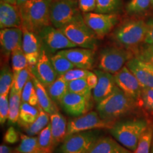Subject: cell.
Instances as JSON below:
<instances>
[{
	"label": "cell",
	"instance_id": "obj_1",
	"mask_svg": "<svg viewBox=\"0 0 153 153\" xmlns=\"http://www.w3.org/2000/svg\"><path fill=\"white\" fill-rule=\"evenodd\" d=\"M138 102L129 97L116 86L111 94L97 105L101 118L114 122L116 118L126 115L136 108Z\"/></svg>",
	"mask_w": 153,
	"mask_h": 153
},
{
	"label": "cell",
	"instance_id": "obj_2",
	"mask_svg": "<svg viewBox=\"0 0 153 153\" xmlns=\"http://www.w3.org/2000/svg\"><path fill=\"white\" fill-rule=\"evenodd\" d=\"M53 0H28L20 7L22 26L38 33L41 28L51 25L50 12Z\"/></svg>",
	"mask_w": 153,
	"mask_h": 153
},
{
	"label": "cell",
	"instance_id": "obj_3",
	"mask_svg": "<svg viewBox=\"0 0 153 153\" xmlns=\"http://www.w3.org/2000/svg\"><path fill=\"white\" fill-rule=\"evenodd\" d=\"M149 126L146 120L136 118L114 123L109 131L116 141L126 148L134 152L141 136Z\"/></svg>",
	"mask_w": 153,
	"mask_h": 153
},
{
	"label": "cell",
	"instance_id": "obj_4",
	"mask_svg": "<svg viewBox=\"0 0 153 153\" xmlns=\"http://www.w3.org/2000/svg\"><path fill=\"white\" fill-rule=\"evenodd\" d=\"M147 23L141 19L126 21L113 32V40L120 47L130 50L145 42L147 35Z\"/></svg>",
	"mask_w": 153,
	"mask_h": 153
},
{
	"label": "cell",
	"instance_id": "obj_5",
	"mask_svg": "<svg viewBox=\"0 0 153 153\" xmlns=\"http://www.w3.org/2000/svg\"><path fill=\"white\" fill-rule=\"evenodd\" d=\"M51 25L57 28L84 20L78 0H53L50 12Z\"/></svg>",
	"mask_w": 153,
	"mask_h": 153
},
{
	"label": "cell",
	"instance_id": "obj_6",
	"mask_svg": "<svg viewBox=\"0 0 153 153\" xmlns=\"http://www.w3.org/2000/svg\"><path fill=\"white\" fill-rule=\"evenodd\" d=\"M36 34L41 42L42 49L49 56L62 50L76 48V45L68 39L62 30L52 25L41 28Z\"/></svg>",
	"mask_w": 153,
	"mask_h": 153
},
{
	"label": "cell",
	"instance_id": "obj_7",
	"mask_svg": "<svg viewBox=\"0 0 153 153\" xmlns=\"http://www.w3.org/2000/svg\"><path fill=\"white\" fill-rule=\"evenodd\" d=\"M130 50L122 47H108L99 55V70L115 74L119 72L126 63L134 57Z\"/></svg>",
	"mask_w": 153,
	"mask_h": 153
},
{
	"label": "cell",
	"instance_id": "obj_8",
	"mask_svg": "<svg viewBox=\"0 0 153 153\" xmlns=\"http://www.w3.org/2000/svg\"><path fill=\"white\" fill-rule=\"evenodd\" d=\"M68 39L76 47L95 51L97 46V36L85 24V21H79L61 28Z\"/></svg>",
	"mask_w": 153,
	"mask_h": 153
},
{
	"label": "cell",
	"instance_id": "obj_9",
	"mask_svg": "<svg viewBox=\"0 0 153 153\" xmlns=\"http://www.w3.org/2000/svg\"><path fill=\"white\" fill-rule=\"evenodd\" d=\"M99 137L94 132H79L68 135L62 141L60 153H89Z\"/></svg>",
	"mask_w": 153,
	"mask_h": 153
},
{
	"label": "cell",
	"instance_id": "obj_10",
	"mask_svg": "<svg viewBox=\"0 0 153 153\" xmlns=\"http://www.w3.org/2000/svg\"><path fill=\"white\" fill-rule=\"evenodd\" d=\"M114 123V122L107 121L101 118L98 112L94 111H89L81 116L69 120L66 136L79 132L89 131L94 129L110 130Z\"/></svg>",
	"mask_w": 153,
	"mask_h": 153
},
{
	"label": "cell",
	"instance_id": "obj_11",
	"mask_svg": "<svg viewBox=\"0 0 153 153\" xmlns=\"http://www.w3.org/2000/svg\"><path fill=\"white\" fill-rule=\"evenodd\" d=\"M85 24L97 36L98 39H102L109 33L118 23V16L115 14H102L89 12L83 14Z\"/></svg>",
	"mask_w": 153,
	"mask_h": 153
},
{
	"label": "cell",
	"instance_id": "obj_12",
	"mask_svg": "<svg viewBox=\"0 0 153 153\" xmlns=\"http://www.w3.org/2000/svg\"><path fill=\"white\" fill-rule=\"evenodd\" d=\"M116 86L126 95L140 103L142 86L135 76L125 65L119 72L114 74Z\"/></svg>",
	"mask_w": 153,
	"mask_h": 153
},
{
	"label": "cell",
	"instance_id": "obj_13",
	"mask_svg": "<svg viewBox=\"0 0 153 153\" xmlns=\"http://www.w3.org/2000/svg\"><path fill=\"white\" fill-rule=\"evenodd\" d=\"M60 105L65 112L72 116H81L89 111L91 107V98L68 91Z\"/></svg>",
	"mask_w": 153,
	"mask_h": 153
},
{
	"label": "cell",
	"instance_id": "obj_14",
	"mask_svg": "<svg viewBox=\"0 0 153 153\" xmlns=\"http://www.w3.org/2000/svg\"><path fill=\"white\" fill-rule=\"evenodd\" d=\"M29 69L32 74L45 87L51 85L59 76L51 62V57L43 49L37 64Z\"/></svg>",
	"mask_w": 153,
	"mask_h": 153
},
{
	"label": "cell",
	"instance_id": "obj_15",
	"mask_svg": "<svg viewBox=\"0 0 153 153\" xmlns=\"http://www.w3.org/2000/svg\"><path fill=\"white\" fill-rule=\"evenodd\" d=\"M22 28H7L0 30V46L4 57L8 58L15 50L22 48Z\"/></svg>",
	"mask_w": 153,
	"mask_h": 153
},
{
	"label": "cell",
	"instance_id": "obj_16",
	"mask_svg": "<svg viewBox=\"0 0 153 153\" xmlns=\"http://www.w3.org/2000/svg\"><path fill=\"white\" fill-rule=\"evenodd\" d=\"M23 30L22 49L27 58L28 68H32L37 64L41 53V44L36 33L27 28L22 27Z\"/></svg>",
	"mask_w": 153,
	"mask_h": 153
},
{
	"label": "cell",
	"instance_id": "obj_17",
	"mask_svg": "<svg viewBox=\"0 0 153 153\" xmlns=\"http://www.w3.org/2000/svg\"><path fill=\"white\" fill-rule=\"evenodd\" d=\"M127 68L135 76L142 87L153 89V65L134 57L126 63Z\"/></svg>",
	"mask_w": 153,
	"mask_h": 153
},
{
	"label": "cell",
	"instance_id": "obj_18",
	"mask_svg": "<svg viewBox=\"0 0 153 153\" xmlns=\"http://www.w3.org/2000/svg\"><path fill=\"white\" fill-rule=\"evenodd\" d=\"M94 51L82 48H73L59 51L67 57L76 68L89 70L94 62Z\"/></svg>",
	"mask_w": 153,
	"mask_h": 153
},
{
	"label": "cell",
	"instance_id": "obj_19",
	"mask_svg": "<svg viewBox=\"0 0 153 153\" xmlns=\"http://www.w3.org/2000/svg\"><path fill=\"white\" fill-rule=\"evenodd\" d=\"M94 72L98 76V83L93 89L92 97L94 101L99 104L111 94L116 84L114 74L101 70H95Z\"/></svg>",
	"mask_w": 153,
	"mask_h": 153
},
{
	"label": "cell",
	"instance_id": "obj_20",
	"mask_svg": "<svg viewBox=\"0 0 153 153\" xmlns=\"http://www.w3.org/2000/svg\"><path fill=\"white\" fill-rule=\"evenodd\" d=\"M22 19L20 7L16 4L0 2V28H21Z\"/></svg>",
	"mask_w": 153,
	"mask_h": 153
},
{
	"label": "cell",
	"instance_id": "obj_21",
	"mask_svg": "<svg viewBox=\"0 0 153 153\" xmlns=\"http://www.w3.org/2000/svg\"><path fill=\"white\" fill-rule=\"evenodd\" d=\"M89 153H133L114 138L99 137Z\"/></svg>",
	"mask_w": 153,
	"mask_h": 153
},
{
	"label": "cell",
	"instance_id": "obj_22",
	"mask_svg": "<svg viewBox=\"0 0 153 153\" xmlns=\"http://www.w3.org/2000/svg\"><path fill=\"white\" fill-rule=\"evenodd\" d=\"M50 123L51 126L53 146L54 148L60 143H62L65 138L68 131V123L63 115L57 112L51 115Z\"/></svg>",
	"mask_w": 153,
	"mask_h": 153
},
{
	"label": "cell",
	"instance_id": "obj_23",
	"mask_svg": "<svg viewBox=\"0 0 153 153\" xmlns=\"http://www.w3.org/2000/svg\"><path fill=\"white\" fill-rule=\"evenodd\" d=\"M32 79L37 94L38 106L50 115L58 112V108L56 104L50 97L45 87H44L33 74H32Z\"/></svg>",
	"mask_w": 153,
	"mask_h": 153
},
{
	"label": "cell",
	"instance_id": "obj_24",
	"mask_svg": "<svg viewBox=\"0 0 153 153\" xmlns=\"http://www.w3.org/2000/svg\"><path fill=\"white\" fill-rule=\"evenodd\" d=\"M39 108L28 103L22 102L19 113L18 123L23 128L30 126L36 121L39 116Z\"/></svg>",
	"mask_w": 153,
	"mask_h": 153
},
{
	"label": "cell",
	"instance_id": "obj_25",
	"mask_svg": "<svg viewBox=\"0 0 153 153\" xmlns=\"http://www.w3.org/2000/svg\"><path fill=\"white\" fill-rule=\"evenodd\" d=\"M45 88L52 100L55 104H60L65 95L68 92V82L60 76L55 82Z\"/></svg>",
	"mask_w": 153,
	"mask_h": 153
},
{
	"label": "cell",
	"instance_id": "obj_26",
	"mask_svg": "<svg viewBox=\"0 0 153 153\" xmlns=\"http://www.w3.org/2000/svg\"><path fill=\"white\" fill-rule=\"evenodd\" d=\"M9 114L8 123L9 124H14L18 122L20 113L21 106L22 104V93L11 89L9 96Z\"/></svg>",
	"mask_w": 153,
	"mask_h": 153
},
{
	"label": "cell",
	"instance_id": "obj_27",
	"mask_svg": "<svg viewBox=\"0 0 153 153\" xmlns=\"http://www.w3.org/2000/svg\"><path fill=\"white\" fill-rule=\"evenodd\" d=\"M39 116L34 123L24 128V130L27 135L30 136H36L38 135L51 122V115L48 114L43 108L38 106Z\"/></svg>",
	"mask_w": 153,
	"mask_h": 153
},
{
	"label": "cell",
	"instance_id": "obj_28",
	"mask_svg": "<svg viewBox=\"0 0 153 153\" xmlns=\"http://www.w3.org/2000/svg\"><path fill=\"white\" fill-rule=\"evenodd\" d=\"M21 142L15 149V152L19 153H43L38 149V136H30L20 133Z\"/></svg>",
	"mask_w": 153,
	"mask_h": 153
},
{
	"label": "cell",
	"instance_id": "obj_29",
	"mask_svg": "<svg viewBox=\"0 0 153 153\" xmlns=\"http://www.w3.org/2000/svg\"><path fill=\"white\" fill-rule=\"evenodd\" d=\"M51 61L58 76H62L67 72L76 68L75 66L60 52L51 55Z\"/></svg>",
	"mask_w": 153,
	"mask_h": 153
},
{
	"label": "cell",
	"instance_id": "obj_30",
	"mask_svg": "<svg viewBox=\"0 0 153 153\" xmlns=\"http://www.w3.org/2000/svg\"><path fill=\"white\" fill-rule=\"evenodd\" d=\"M14 79V72L9 65H5L0 72V95L9 94Z\"/></svg>",
	"mask_w": 153,
	"mask_h": 153
},
{
	"label": "cell",
	"instance_id": "obj_31",
	"mask_svg": "<svg viewBox=\"0 0 153 153\" xmlns=\"http://www.w3.org/2000/svg\"><path fill=\"white\" fill-rule=\"evenodd\" d=\"M38 149L43 153H51L53 149L51 126L49 123L38 135Z\"/></svg>",
	"mask_w": 153,
	"mask_h": 153
},
{
	"label": "cell",
	"instance_id": "obj_32",
	"mask_svg": "<svg viewBox=\"0 0 153 153\" xmlns=\"http://www.w3.org/2000/svg\"><path fill=\"white\" fill-rule=\"evenodd\" d=\"M90 87L88 85L86 78H82L68 82V91L78 94L85 97L91 98L92 93Z\"/></svg>",
	"mask_w": 153,
	"mask_h": 153
},
{
	"label": "cell",
	"instance_id": "obj_33",
	"mask_svg": "<svg viewBox=\"0 0 153 153\" xmlns=\"http://www.w3.org/2000/svg\"><path fill=\"white\" fill-rule=\"evenodd\" d=\"M11 66L13 72H17L28 68V63L22 48H19L11 53Z\"/></svg>",
	"mask_w": 153,
	"mask_h": 153
},
{
	"label": "cell",
	"instance_id": "obj_34",
	"mask_svg": "<svg viewBox=\"0 0 153 153\" xmlns=\"http://www.w3.org/2000/svg\"><path fill=\"white\" fill-rule=\"evenodd\" d=\"M22 102L28 103L33 106H38V97L36 94L35 86H34L33 79H32V75L23 89L22 92Z\"/></svg>",
	"mask_w": 153,
	"mask_h": 153
},
{
	"label": "cell",
	"instance_id": "obj_35",
	"mask_svg": "<svg viewBox=\"0 0 153 153\" xmlns=\"http://www.w3.org/2000/svg\"><path fill=\"white\" fill-rule=\"evenodd\" d=\"M32 74L29 68H27L14 73V79L11 89H14L18 92H22L24 86L27 83Z\"/></svg>",
	"mask_w": 153,
	"mask_h": 153
},
{
	"label": "cell",
	"instance_id": "obj_36",
	"mask_svg": "<svg viewBox=\"0 0 153 153\" xmlns=\"http://www.w3.org/2000/svg\"><path fill=\"white\" fill-rule=\"evenodd\" d=\"M121 0H97L96 12L115 14L120 8Z\"/></svg>",
	"mask_w": 153,
	"mask_h": 153
},
{
	"label": "cell",
	"instance_id": "obj_37",
	"mask_svg": "<svg viewBox=\"0 0 153 153\" xmlns=\"http://www.w3.org/2000/svg\"><path fill=\"white\" fill-rule=\"evenodd\" d=\"M153 129L149 126L147 131L141 136L137 148L133 153H150Z\"/></svg>",
	"mask_w": 153,
	"mask_h": 153
},
{
	"label": "cell",
	"instance_id": "obj_38",
	"mask_svg": "<svg viewBox=\"0 0 153 153\" xmlns=\"http://www.w3.org/2000/svg\"><path fill=\"white\" fill-rule=\"evenodd\" d=\"M152 4L151 0H131L126 6V11L130 14L145 12Z\"/></svg>",
	"mask_w": 153,
	"mask_h": 153
},
{
	"label": "cell",
	"instance_id": "obj_39",
	"mask_svg": "<svg viewBox=\"0 0 153 153\" xmlns=\"http://www.w3.org/2000/svg\"><path fill=\"white\" fill-rule=\"evenodd\" d=\"M140 104L148 111L153 114V89L143 87Z\"/></svg>",
	"mask_w": 153,
	"mask_h": 153
},
{
	"label": "cell",
	"instance_id": "obj_40",
	"mask_svg": "<svg viewBox=\"0 0 153 153\" xmlns=\"http://www.w3.org/2000/svg\"><path fill=\"white\" fill-rule=\"evenodd\" d=\"M9 94L0 95V123L4 125L8 120L9 114Z\"/></svg>",
	"mask_w": 153,
	"mask_h": 153
},
{
	"label": "cell",
	"instance_id": "obj_41",
	"mask_svg": "<svg viewBox=\"0 0 153 153\" xmlns=\"http://www.w3.org/2000/svg\"><path fill=\"white\" fill-rule=\"evenodd\" d=\"M89 70H84V69L79 68H74L70 71L67 72L65 74L61 76L65 80L66 82H71L74 80H76L79 79H82V78H86L88 74L89 73Z\"/></svg>",
	"mask_w": 153,
	"mask_h": 153
},
{
	"label": "cell",
	"instance_id": "obj_42",
	"mask_svg": "<svg viewBox=\"0 0 153 153\" xmlns=\"http://www.w3.org/2000/svg\"><path fill=\"white\" fill-rule=\"evenodd\" d=\"M136 57L145 62H153V44H146L138 51Z\"/></svg>",
	"mask_w": 153,
	"mask_h": 153
},
{
	"label": "cell",
	"instance_id": "obj_43",
	"mask_svg": "<svg viewBox=\"0 0 153 153\" xmlns=\"http://www.w3.org/2000/svg\"><path fill=\"white\" fill-rule=\"evenodd\" d=\"M78 6L83 14L94 12L97 9V0H78Z\"/></svg>",
	"mask_w": 153,
	"mask_h": 153
},
{
	"label": "cell",
	"instance_id": "obj_44",
	"mask_svg": "<svg viewBox=\"0 0 153 153\" xmlns=\"http://www.w3.org/2000/svg\"><path fill=\"white\" fill-rule=\"evenodd\" d=\"M4 141L9 144H14L19 140V134L14 127L11 126L7 129L3 137Z\"/></svg>",
	"mask_w": 153,
	"mask_h": 153
},
{
	"label": "cell",
	"instance_id": "obj_45",
	"mask_svg": "<svg viewBox=\"0 0 153 153\" xmlns=\"http://www.w3.org/2000/svg\"><path fill=\"white\" fill-rule=\"evenodd\" d=\"M147 23V35L145 43L146 44H153V18L150 19Z\"/></svg>",
	"mask_w": 153,
	"mask_h": 153
},
{
	"label": "cell",
	"instance_id": "obj_46",
	"mask_svg": "<svg viewBox=\"0 0 153 153\" xmlns=\"http://www.w3.org/2000/svg\"><path fill=\"white\" fill-rule=\"evenodd\" d=\"M86 79H87L89 87L93 90L97 86V83H98V76H97L94 72H89V73L88 74L87 77H86Z\"/></svg>",
	"mask_w": 153,
	"mask_h": 153
},
{
	"label": "cell",
	"instance_id": "obj_47",
	"mask_svg": "<svg viewBox=\"0 0 153 153\" xmlns=\"http://www.w3.org/2000/svg\"><path fill=\"white\" fill-rule=\"evenodd\" d=\"M0 153H13V149L8 145L1 144L0 146Z\"/></svg>",
	"mask_w": 153,
	"mask_h": 153
},
{
	"label": "cell",
	"instance_id": "obj_48",
	"mask_svg": "<svg viewBox=\"0 0 153 153\" xmlns=\"http://www.w3.org/2000/svg\"><path fill=\"white\" fill-rule=\"evenodd\" d=\"M1 1H4V2L11 4H16L17 5L16 0H1Z\"/></svg>",
	"mask_w": 153,
	"mask_h": 153
},
{
	"label": "cell",
	"instance_id": "obj_49",
	"mask_svg": "<svg viewBox=\"0 0 153 153\" xmlns=\"http://www.w3.org/2000/svg\"><path fill=\"white\" fill-rule=\"evenodd\" d=\"M27 1H28V0H16L17 5H18L19 7H22V6L24 4V3H26Z\"/></svg>",
	"mask_w": 153,
	"mask_h": 153
},
{
	"label": "cell",
	"instance_id": "obj_50",
	"mask_svg": "<svg viewBox=\"0 0 153 153\" xmlns=\"http://www.w3.org/2000/svg\"><path fill=\"white\" fill-rule=\"evenodd\" d=\"M150 153H153V145H152V148H151V152H150Z\"/></svg>",
	"mask_w": 153,
	"mask_h": 153
},
{
	"label": "cell",
	"instance_id": "obj_51",
	"mask_svg": "<svg viewBox=\"0 0 153 153\" xmlns=\"http://www.w3.org/2000/svg\"><path fill=\"white\" fill-rule=\"evenodd\" d=\"M13 153H19V152H15V151H14V152H13Z\"/></svg>",
	"mask_w": 153,
	"mask_h": 153
},
{
	"label": "cell",
	"instance_id": "obj_52",
	"mask_svg": "<svg viewBox=\"0 0 153 153\" xmlns=\"http://www.w3.org/2000/svg\"><path fill=\"white\" fill-rule=\"evenodd\" d=\"M152 1V4H153V0H151Z\"/></svg>",
	"mask_w": 153,
	"mask_h": 153
},
{
	"label": "cell",
	"instance_id": "obj_53",
	"mask_svg": "<svg viewBox=\"0 0 153 153\" xmlns=\"http://www.w3.org/2000/svg\"><path fill=\"white\" fill-rule=\"evenodd\" d=\"M150 63H151V64H152V65H153V62H150Z\"/></svg>",
	"mask_w": 153,
	"mask_h": 153
}]
</instances>
